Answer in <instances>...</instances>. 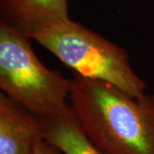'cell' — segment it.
<instances>
[{"mask_svg": "<svg viewBox=\"0 0 154 154\" xmlns=\"http://www.w3.org/2000/svg\"><path fill=\"white\" fill-rule=\"evenodd\" d=\"M69 106L104 154H154V94L134 97L109 82L74 73Z\"/></svg>", "mask_w": 154, "mask_h": 154, "instance_id": "obj_1", "label": "cell"}, {"mask_svg": "<svg viewBox=\"0 0 154 154\" xmlns=\"http://www.w3.org/2000/svg\"><path fill=\"white\" fill-rule=\"evenodd\" d=\"M31 39L0 21V88L18 105L48 121L69 107L71 81L45 66Z\"/></svg>", "mask_w": 154, "mask_h": 154, "instance_id": "obj_2", "label": "cell"}, {"mask_svg": "<svg viewBox=\"0 0 154 154\" xmlns=\"http://www.w3.org/2000/svg\"><path fill=\"white\" fill-rule=\"evenodd\" d=\"M30 38L75 74L109 82L134 97L145 94L146 84L134 70L126 51L79 22H58Z\"/></svg>", "mask_w": 154, "mask_h": 154, "instance_id": "obj_3", "label": "cell"}, {"mask_svg": "<svg viewBox=\"0 0 154 154\" xmlns=\"http://www.w3.org/2000/svg\"><path fill=\"white\" fill-rule=\"evenodd\" d=\"M47 128V120L0 94V154H33Z\"/></svg>", "mask_w": 154, "mask_h": 154, "instance_id": "obj_4", "label": "cell"}, {"mask_svg": "<svg viewBox=\"0 0 154 154\" xmlns=\"http://www.w3.org/2000/svg\"><path fill=\"white\" fill-rule=\"evenodd\" d=\"M1 21L30 37L58 22L70 20L67 0H0Z\"/></svg>", "mask_w": 154, "mask_h": 154, "instance_id": "obj_5", "label": "cell"}, {"mask_svg": "<svg viewBox=\"0 0 154 154\" xmlns=\"http://www.w3.org/2000/svg\"><path fill=\"white\" fill-rule=\"evenodd\" d=\"M45 140L63 154H104L83 131L70 106L48 120Z\"/></svg>", "mask_w": 154, "mask_h": 154, "instance_id": "obj_6", "label": "cell"}, {"mask_svg": "<svg viewBox=\"0 0 154 154\" xmlns=\"http://www.w3.org/2000/svg\"><path fill=\"white\" fill-rule=\"evenodd\" d=\"M33 154H62L58 149L46 140H42L36 146Z\"/></svg>", "mask_w": 154, "mask_h": 154, "instance_id": "obj_7", "label": "cell"}]
</instances>
